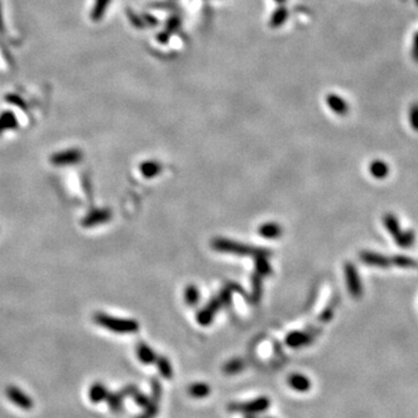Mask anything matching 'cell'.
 I'll return each instance as SVG.
<instances>
[{"label":"cell","instance_id":"35","mask_svg":"<svg viewBox=\"0 0 418 418\" xmlns=\"http://www.w3.org/2000/svg\"><path fill=\"white\" fill-rule=\"evenodd\" d=\"M133 395H134L135 402H136L138 405H141V406H143V408H145V406L149 404L150 400L148 398V396H146V395H144L143 393H139V391H135Z\"/></svg>","mask_w":418,"mask_h":418},{"label":"cell","instance_id":"12","mask_svg":"<svg viewBox=\"0 0 418 418\" xmlns=\"http://www.w3.org/2000/svg\"><path fill=\"white\" fill-rule=\"evenodd\" d=\"M368 171H370L373 178L382 180L386 179L388 175H389L390 169L385 160L382 159H375L373 160L368 165Z\"/></svg>","mask_w":418,"mask_h":418},{"label":"cell","instance_id":"20","mask_svg":"<svg viewBox=\"0 0 418 418\" xmlns=\"http://www.w3.org/2000/svg\"><path fill=\"white\" fill-rule=\"evenodd\" d=\"M391 266L400 267V269H415L418 266L416 259L404 255H395L390 257Z\"/></svg>","mask_w":418,"mask_h":418},{"label":"cell","instance_id":"28","mask_svg":"<svg viewBox=\"0 0 418 418\" xmlns=\"http://www.w3.org/2000/svg\"><path fill=\"white\" fill-rule=\"evenodd\" d=\"M158 411H159V401L151 398L149 404L145 406L144 412L142 413L138 418H155L157 416Z\"/></svg>","mask_w":418,"mask_h":418},{"label":"cell","instance_id":"19","mask_svg":"<svg viewBox=\"0 0 418 418\" xmlns=\"http://www.w3.org/2000/svg\"><path fill=\"white\" fill-rule=\"evenodd\" d=\"M111 2L112 0H96L91 10V14H90L91 20L94 22H99L104 18Z\"/></svg>","mask_w":418,"mask_h":418},{"label":"cell","instance_id":"39","mask_svg":"<svg viewBox=\"0 0 418 418\" xmlns=\"http://www.w3.org/2000/svg\"><path fill=\"white\" fill-rule=\"evenodd\" d=\"M244 418H258V417L254 415V413H245V415H244Z\"/></svg>","mask_w":418,"mask_h":418},{"label":"cell","instance_id":"34","mask_svg":"<svg viewBox=\"0 0 418 418\" xmlns=\"http://www.w3.org/2000/svg\"><path fill=\"white\" fill-rule=\"evenodd\" d=\"M218 300H220L221 304H223V306H227L231 302V288L230 287H227L223 291L221 292L220 296H218Z\"/></svg>","mask_w":418,"mask_h":418},{"label":"cell","instance_id":"15","mask_svg":"<svg viewBox=\"0 0 418 418\" xmlns=\"http://www.w3.org/2000/svg\"><path fill=\"white\" fill-rule=\"evenodd\" d=\"M288 17H289L288 10L286 9L284 5H280L273 11L272 14H271L269 26L273 29H277L279 27H281V26L284 25L286 21H287Z\"/></svg>","mask_w":418,"mask_h":418},{"label":"cell","instance_id":"10","mask_svg":"<svg viewBox=\"0 0 418 418\" xmlns=\"http://www.w3.org/2000/svg\"><path fill=\"white\" fill-rule=\"evenodd\" d=\"M221 306L222 304L220 302V300H218V297L210 300L208 306L198 314V322L202 325H208L209 323L213 321L214 315L216 314V311L220 309Z\"/></svg>","mask_w":418,"mask_h":418},{"label":"cell","instance_id":"11","mask_svg":"<svg viewBox=\"0 0 418 418\" xmlns=\"http://www.w3.org/2000/svg\"><path fill=\"white\" fill-rule=\"evenodd\" d=\"M311 342V335L307 332H300V331H295V332L289 333L287 338H286V344L291 346L293 349H299L302 348V346L309 345Z\"/></svg>","mask_w":418,"mask_h":418},{"label":"cell","instance_id":"32","mask_svg":"<svg viewBox=\"0 0 418 418\" xmlns=\"http://www.w3.org/2000/svg\"><path fill=\"white\" fill-rule=\"evenodd\" d=\"M409 123L412 130L418 133V103L412 104L409 108Z\"/></svg>","mask_w":418,"mask_h":418},{"label":"cell","instance_id":"8","mask_svg":"<svg viewBox=\"0 0 418 418\" xmlns=\"http://www.w3.org/2000/svg\"><path fill=\"white\" fill-rule=\"evenodd\" d=\"M325 103L331 112L338 116H345L349 114L350 106L344 98L338 96L336 93H329L325 97Z\"/></svg>","mask_w":418,"mask_h":418},{"label":"cell","instance_id":"38","mask_svg":"<svg viewBox=\"0 0 418 418\" xmlns=\"http://www.w3.org/2000/svg\"><path fill=\"white\" fill-rule=\"evenodd\" d=\"M332 312H333L332 308H327V309H325V311L321 315L319 319H321V321H323V322H327L329 319H331V317H332Z\"/></svg>","mask_w":418,"mask_h":418},{"label":"cell","instance_id":"2","mask_svg":"<svg viewBox=\"0 0 418 418\" xmlns=\"http://www.w3.org/2000/svg\"><path fill=\"white\" fill-rule=\"evenodd\" d=\"M94 322L101 327H105L109 331L116 333H131L136 332L139 329V325L136 321L134 319H127V318H118L109 316L105 312H96L93 315Z\"/></svg>","mask_w":418,"mask_h":418},{"label":"cell","instance_id":"37","mask_svg":"<svg viewBox=\"0 0 418 418\" xmlns=\"http://www.w3.org/2000/svg\"><path fill=\"white\" fill-rule=\"evenodd\" d=\"M412 56L413 59L418 62V33L415 34V37H413V43H412Z\"/></svg>","mask_w":418,"mask_h":418},{"label":"cell","instance_id":"16","mask_svg":"<svg viewBox=\"0 0 418 418\" xmlns=\"http://www.w3.org/2000/svg\"><path fill=\"white\" fill-rule=\"evenodd\" d=\"M136 353H137V358L142 361L143 364L149 365V364L156 363V359H157L156 353L153 352V350L151 348H149L148 345L144 344V343H139V344L137 345Z\"/></svg>","mask_w":418,"mask_h":418},{"label":"cell","instance_id":"30","mask_svg":"<svg viewBox=\"0 0 418 418\" xmlns=\"http://www.w3.org/2000/svg\"><path fill=\"white\" fill-rule=\"evenodd\" d=\"M180 27H182V19L178 16H172L168 19L166 24H165V31L170 33L171 35L173 33L178 32Z\"/></svg>","mask_w":418,"mask_h":418},{"label":"cell","instance_id":"7","mask_svg":"<svg viewBox=\"0 0 418 418\" xmlns=\"http://www.w3.org/2000/svg\"><path fill=\"white\" fill-rule=\"evenodd\" d=\"M360 261L368 266L380 267V269H388L391 266L390 257L374 251H361L359 255Z\"/></svg>","mask_w":418,"mask_h":418},{"label":"cell","instance_id":"31","mask_svg":"<svg viewBox=\"0 0 418 418\" xmlns=\"http://www.w3.org/2000/svg\"><path fill=\"white\" fill-rule=\"evenodd\" d=\"M122 398H123V395L121 393L119 394H108L106 400L108 402L109 406H111V409L113 411H119L120 408H121V403H122Z\"/></svg>","mask_w":418,"mask_h":418},{"label":"cell","instance_id":"1","mask_svg":"<svg viewBox=\"0 0 418 418\" xmlns=\"http://www.w3.org/2000/svg\"><path fill=\"white\" fill-rule=\"evenodd\" d=\"M213 247L218 252H225V254H232L237 256H252V257H269L272 254L266 248L248 246L245 244L233 242V240L217 238L213 240Z\"/></svg>","mask_w":418,"mask_h":418},{"label":"cell","instance_id":"4","mask_svg":"<svg viewBox=\"0 0 418 418\" xmlns=\"http://www.w3.org/2000/svg\"><path fill=\"white\" fill-rule=\"evenodd\" d=\"M344 273L346 279V285H348L349 293L353 299H360L364 294V286L361 282V279L355 264L348 263L344 267Z\"/></svg>","mask_w":418,"mask_h":418},{"label":"cell","instance_id":"43","mask_svg":"<svg viewBox=\"0 0 418 418\" xmlns=\"http://www.w3.org/2000/svg\"><path fill=\"white\" fill-rule=\"evenodd\" d=\"M416 3H417V4H418V0H416Z\"/></svg>","mask_w":418,"mask_h":418},{"label":"cell","instance_id":"17","mask_svg":"<svg viewBox=\"0 0 418 418\" xmlns=\"http://www.w3.org/2000/svg\"><path fill=\"white\" fill-rule=\"evenodd\" d=\"M394 240L402 248L411 247L416 242V233L412 229H408V230H403L402 229V231L395 237Z\"/></svg>","mask_w":418,"mask_h":418},{"label":"cell","instance_id":"26","mask_svg":"<svg viewBox=\"0 0 418 418\" xmlns=\"http://www.w3.org/2000/svg\"><path fill=\"white\" fill-rule=\"evenodd\" d=\"M244 367H245V363L243 360L232 359L224 365L223 371L228 375H235L238 374L239 372H242Z\"/></svg>","mask_w":418,"mask_h":418},{"label":"cell","instance_id":"18","mask_svg":"<svg viewBox=\"0 0 418 418\" xmlns=\"http://www.w3.org/2000/svg\"><path fill=\"white\" fill-rule=\"evenodd\" d=\"M18 128V120L12 112L5 111L0 114V135L7 130H13Z\"/></svg>","mask_w":418,"mask_h":418},{"label":"cell","instance_id":"40","mask_svg":"<svg viewBox=\"0 0 418 418\" xmlns=\"http://www.w3.org/2000/svg\"><path fill=\"white\" fill-rule=\"evenodd\" d=\"M3 27H4V25H3V18H2V11H0V31H3Z\"/></svg>","mask_w":418,"mask_h":418},{"label":"cell","instance_id":"33","mask_svg":"<svg viewBox=\"0 0 418 418\" xmlns=\"http://www.w3.org/2000/svg\"><path fill=\"white\" fill-rule=\"evenodd\" d=\"M262 296V277L255 276L252 279V299L258 301Z\"/></svg>","mask_w":418,"mask_h":418},{"label":"cell","instance_id":"24","mask_svg":"<svg viewBox=\"0 0 418 418\" xmlns=\"http://www.w3.org/2000/svg\"><path fill=\"white\" fill-rule=\"evenodd\" d=\"M210 391H212V389H210L209 385H207V383H203V382L193 383V385H191L190 387H188V394L194 398L207 397L210 394Z\"/></svg>","mask_w":418,"mask_h":418},{"label":"cell","instance_id":"23","mask_svg":"<svg viewBox=\"0 0 418 418\" xmlns=\"http://www.w3.org/2000/svg\"><path fill=\"white\" fill-rule=\"evenodd\" d=\"M282 229L279 224L274 223V222H271V223L263 224L261 228L258 229L259 235L263 236L264 238H277V237L281 236Z\"/></svg>","mask_w":418,"mask_h":418},{"label":"cell","instance_id":"3","mask_svg":"<svg viewBox=\"0 0 418 418\" xmlns=\"http://www.w3.org/2000/svg\"><path fill=\"white\" fill-rule=\"evenodd\" d=\"M271 406V400L266 396H261L247 402H232L228 404L229 412L239 413H262L265 412Z\"/></svg>","mask_w":418,"mask_h":418},{"label":"cell","instance_id":"27","mask_svg":"<svg viewBox=\"0 0 418 418\" xmlns=\"http://www.w3.org/2000/svg\"><path fill=\"white\" fill-rule=\"evenodd\" d=\"M267 257H256V270H257V273L261 277L269 276L272 272L271 270V265L269 261L266 259Z\"/></svg>","mask_w":418,"mask_h":418},{"label":"cell","instance_id":"9","mask_svg":"<svg viewBox=\"0 0 418 418\" xmlns=\"http://www.w3.org/2000/svg\"><path fill=\"white\" fill-rule=\"evenodd\" d=\"M6 395H7V397L10 398L11 402H13L14 404L20 406V408L25 409V410L32 409V406H33L32 398L27 396V395H26L21 389H19L18 387H14V386L7 387Z\"/></svg>","mask_w":418,"mask_h":418},{"label":"cell","instance_id":"42","mask_svg":"<svg viewBox=\"0 0 418 418\" xmlns=\"http://www.w3.org/2000/svg\"><path fill=\"white\" fill-rule=\"evenodd\" d=\"M265 418H273V417H265Z\"/></svg>","mask_w":418,"mask_h":418},{"label":"cell","instance_id":"13","mask_svg":"<svg viewBox=\"0 0 418 418\" xmlns=\"http://www.w3.org/2000/svg\"><path fill=\"white\" fill-rule=\"evenodd\" d=\"M288 385L299 393H306L310 389L311 381L308 376L303 374H292L288 378Z\"/></svg>","mask_w":418,"mask_h":418},{"label":"cell","instance_id":"36","mask_svg":"<svg viewBox=\"0 0 418 418\" xmlns=\"http://www.w3.org/2000/svg\"><path fill=\"white\" fill-rule=\"evenodd\" d=\"M170 37H171V34L170 33H168L166 31H164L163 32H160L159 34H158L157 35V41H159L160 43H168L169 41H170Z\"/></svg>","mask_w":418,"mask_h":418},{"label":"cell","instance_id":"21","mask_svg":"<svg viewBox=\"0 0 418 418\" xmlns=\"http://www.w3.org/2000/svg\"><path fill=\"white\" fill-rule=\"evenodd\" d=\"M107 395H108L107 388L105 387L103 383L97 382V383H94V385H92L91 388H90L89 396H90V400H91V402L93 403H99L101 401L106 400Z\"/></svg>","mask_w":418,"mask_h":418},{"label":"cell","instance_id":"25","mask_svg":"<svg viewBox=\"0 0 418 418\" xmlns=\"http://www.w3.org/2000/svg\"><path fill=\"white\" fill-rule=\"evenodd\" d=\"M157 367L159 368V372L163 378L165 379H171L173 375V368L170 363V360L166 359L165 357H157L156 359Z\"/></svg>","mask_w":418,"mask_h":418},{"label":"cell","instance_id":"29","mask_svg":"<svg viewBox=\"0 0 418 418\" xmlns=\"http://www.w3.org/2000/svg\"><path fill=\"white\" fill-rule=\"evenodd\" d=\"M200 300V293H199L198 288L195 286L191 285L185 289V301L190 306H194Z\"/></svg>","mask_w":418,"mask_h":418},{"label":"cell","instance_id":"22","mask_svg":"<svg viewBox=\"0 0 418 418\" xmlns=\"http://www.w3.org/2000/svg\"><path fill=\"white\" fill-rule=\"evenodd\" d=\"M139 170H141L142 175L145 178H153V177H156L160 173L161 165L156 160H146L141 164Z\"/></svg>","mask_w":418,"mask_h":418},{"label":"cell","instance_id":"6","mask_svg":"<svg viewBox=\"0 0 418 418\" xmlns=\"http://www.w3.org/2000/svg\"><path fill=\"white\" fill-rule=\"evenodd\" d=\"M112 218V212L108 208L93 209L81 220V225L85 228H92L105 224Z\"/></svg>","mask_w":418,"mask_h":418},{"label":"cell","instance_id":"14","mask_svg":"<svg viewBox=\"0 0 418 418\" xmlns=\"http://www.w3.org/2000/svg\"><path fill=\"white\" fill-rule=\"evenodd\" d=\"M382 222H383V225H385L386 230L391 237H393V238H395V237H396L398 233L402 231L400 221H398L397 216L395 215L394 213H386L382 217Z\"/></svg>","mask_w":418,"mask_h":418},{"label":"cell","instance_id":"5","mask_svg":"<svg viewBox=\"0 0 418 418\" xmlns=\"http://www.w3.org/2000/svg\"><path fill=\"white\" fill-rule=\"evenodd\" d=\"M82 159V152L79 149H69L56 152L50 157V163L55 166L78 164Z\"/></svg>","mask_w":418,"mask_h":418},{"label":"cell","instance_id":"41","mask_svg":"<svg viewBox=\"0 0 418 418\" xmlns=\"http://www.w3.org/2000/svg\"><path fill=\"white\" fill-rule=\"evenodd\" d=\"M274 2H276L277 4H279V5H282V4H284L286 0H274Z\"/></svg>","mask_w":418,"mask_h":418}]
</instances>
